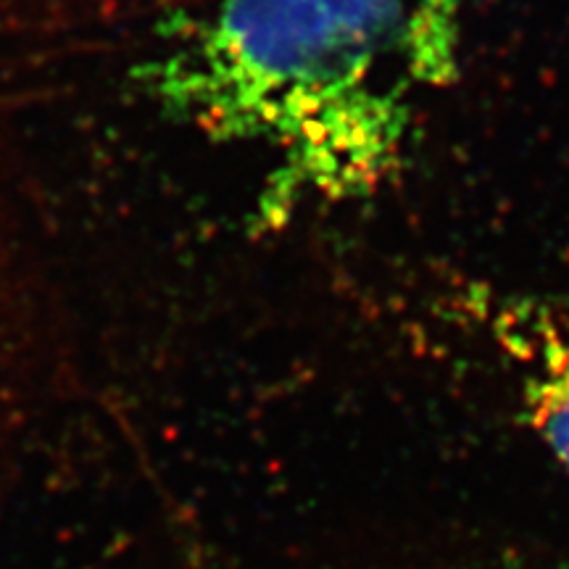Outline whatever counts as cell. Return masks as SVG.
Here are the masks:
<instances>
[{"mask_svg": "<svg viewBox=\"0 0 569 569\" xmlns=\"http://www.w3.org/2000/svg\"><path fill=\"white\" fill-rule=\"evenodd\" d=\"M528 422L569 472V340L543 336L525 375Z\"/></svg>", "mask_w": 569, "mask_h": 569, "instance_id": "obj_2", "label": "cell"}, {"mask_svg": "<svg viewBox=\"0 0 569 569\" xmlns=\"http://www.w3.org/2000/svg\"><path fill=\"white\" fill-rule=\"evenodd\" d=\"M453 51L448 0H211L163 27L138 80L206 138L264 148L274 213L380 190Z\"/></svg>", "mask_w": 569, "mask_h": 569, "instance_id": "obj_1", "label": "cell"}]
</instances>
